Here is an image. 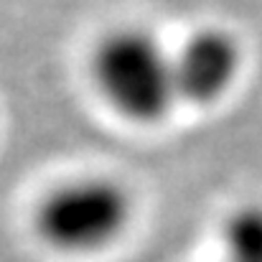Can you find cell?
Masks as SVG:
<instances>
[{"label": "cell", "mask_w": 262, "mask_h": 262, "mask_svg": "<svg viewBox=\"0 0 262 262\" xmlns=\"http://www.w3.org/2000/svg\"><path fill=\"white\" fill-rule=\"evenodd\" d=\"M224 262H262V206H239L224 227Z\"/></svg>", "instance_id": "277c9868"}, {"label": "cell", "mask_w": 262, "mask_h": 262, "mask_svg": "<svg viewBox=\"0 0 262 262\" xmlns=\"http://www.w3.org/2000/svg\"><path fill=\"white\" fill-rule=\"evenodd\" d=\"M89 77L97 94L125 120L153 125L178 99L173 59L145 28L107 31L89 54Z\"/></svg>", "instance_id": "6da1fadb"}, {"label": "cell", "mask_w": 262, "mask_h": 262, "mask_svg": "<svg viewBox=\"0 0 262 262\" xmlns=\"http://www.w3.org/2000/svg\"><path fill=\"white\" fill-rule=\"evenodd\" d=\"M133 214V193L120 181L77 176L54 186L36 204L33 232L56 255L89 257L120 242Z\"/></svg>", "instance_id": "7a4b0ae2"}, {"label": "cell", "mask_w": 262, "mask_h": 262, "mask_svg": "<svg viewBox=\"0 0 262 262\" xmlns=\"http://www.w3.org/2000/svg\"><path fill=\"white\" fill-rule=\"evenodd\" d=\"M171 59L176 94L196 104L222 99L242 72V49L224 28H199Z\"/></svg>", "instance_id": "3957f363"}]
</instances>
